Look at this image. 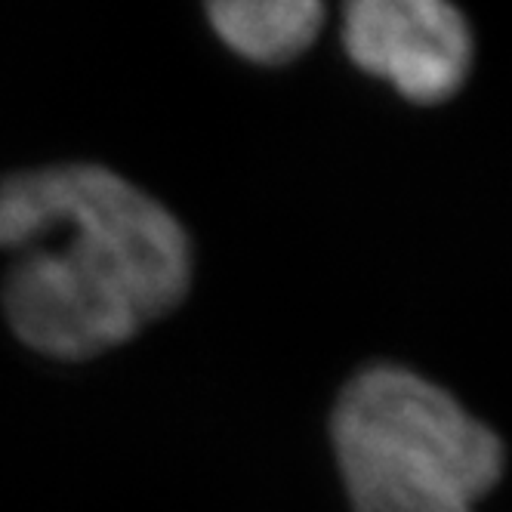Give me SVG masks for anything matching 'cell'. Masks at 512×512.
I'll return each mask as SVG.
<instances>
[{
  "mask_svg": "<svg viewBox=\"0 0 512 512\" xmlns=\"http://www.w3.org/2000/svg\"><path fill=\"white\" fill-rule=\"evenodd\" d=\"M0 247L16 253L4 281L10 327L65 361L127 343L192 281V247L173 213L93 164L0 182Z\"/></svg>",
  "mask_w": 512,
  "mask_h": 512,
  "instance_id": "cell-1",
  "label": "cell"
},
{
  "mask_svg": "<svg viewBox=\"0 0 512 512\" xmlns=\"http://www.w3.org/2000/svg\"><path fill=\"white\" fill-rule=\"evenodd\" d=\"M343 41L361 71L423 105L451 99L472 62L469 25L445 0H355Z\"/></svg>",
  "mask_w": 512,
  "mask_h": 512,
  "instance_id": "cell-3",
  "label": "cell"
},
{
  "mask_svg": "<svg viewBox=\"0 0 512 512\" xmlns=\"http://www.w3.org/2000/svg\"><path fill=\"white\" fill-rule=\"evenodd\" d=\"M331 429L355 512H475L503 472L500 438L395 364L349 380Z\"/></svg>",
  "mask_w": 512,
  "mask_h": 512,
  "instance_id": "cell-2",
  "label": "cell"
},
{
  "mask_svg": "<svg viewBox=\"0 0 512 512\" xmlns=\"http://www.w3.org/2000/svg\"><path fill=\"white\" fill-rule=\"evenodd\" d=\"M207 13L235 53L263 65L297 59L324 22L318 0H219Z\"/></svg>",
  "mask_w": 512,
  "mask_h": 512,
  "instance_id": "cell-4",
  "label": "cell"
}]
</instances>
